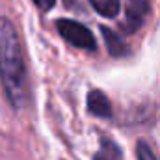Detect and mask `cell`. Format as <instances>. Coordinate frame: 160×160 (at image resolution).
<instances>
[{
	"label": "cell",
	"mask_w": 160,
	"mask_h": 160,
	"mask_svg": "<svg viewBox=\"0 0 160 160\" xmlns=\"http://www.w3.org/2000/svg\"><path fill=\"white\" fill-rule=\"evenodd\" d=\"M88 112L95 118H101V119L112 118V104L101 89H91L88 93Z\"/></svg>",
	"instance_id": "4"
},
{
	"label": "cell",
	"mask_w": 160,
	"mask_h": 160,
	"mask_svg": "<svg viewBox=\"0 0 160 160\" xmlns=\"http://www.w3.org/2000/svg\"><path fill=\"white\" fill-rule=\"evenodd\" d=\"M54 2H56V0H34V4H36L39 9H43V11L50 9V8L54 6Z\"/></svg>",
	"instance_id": "9"
},
{
	"label": "cell",
	"mask_w": 160,
	"mask_h": 160,
	"mask_svg": "<svg viewBox=\"0 0 160 160\" xmlns=\"http://www.w3.org/2000/svg\"><path fill=\"white\" fill-rule=\"evenodd\" d=\"M147 13H149V0H125V24H127V32L134 34L138 28H142Z\"/></svg>",
	"instance_id": "3"
},
{
	"label": "cell",
	"mask_w": 160,
	"mask_h": 160,
	"mask_svg": "<svg viewBox=\"0 0 160 160\" xmlns=\"http://www.w3.org/2000/svg\"><path fill=\"white\" fill-rule=\"evenodd\" d=\"M0 80L13 108L21 110L30 101L26 63L13 22L0 17Z\"/></svg>",
	"instance_id": "1"
},
{
	"label": "cell",
	"mask_w": 160,
	"mask_h": 160,
	"mask_svg": "<svg viewBox=\"0 0 160 160\" xmlns=\"http://www.w3.org/2000/svg\"><path fill=\"white\" fill-rule=\"evenodd\" d=\"M89 4L95 8V11L102 17H116L121 9V0H89Z\"/></svg>",
	"instance_id": "7"
},
{
	"label": "cell",
	"mask_w": 160,
	"mask_h": 160,
	"mask_svg": "<svg viewBox=\"0 0 160 160\" xmlns=\"http://www.w3.org/2000/svg\"><path fill=\"white\" fill-rule=\"evenodd\" d=\"M93 160H123V153L112 138L101 136V149L93 157Z\"/></svg>",
	"instance_id": "5"
},
{
	"label": "cell",
	"mask_w": 160,
	"mask_h": 160,
	"mask_svg": "<svg viewBox=\"0 0 160 160\" xmlns=\"http://www.w3.org/2000/svg\"><path fill=\"white\" fill-rule=\"evenodd\" d=\"M101 32H102V38H104V41H106L108 52H110L112 56L119 58V56H125V54H127V45H125V41L121 39L116 32L108 30L106 26H102V28H101Z\"/></svg>",
	"instance_id": "6"
},
{
	"label": "cell",
	"mask_w": 160,
	"mask_h": 160,
	"mask_svg": "<svg viewBox=\"0 0 160 160\" xmlns=\"http://www.w3.org/2000/svg\"><path fill=\"white\" fill-rule=\"evenodd\" d=\"M136 155H138V160H160L158 155L151 149V145H149L147 142H143V140L138 142V145H136Z\"/></svg>",
	"instance_id": "8"
},
{
	"label": "cell",
	"mask_w": 160,
	"mask_h": 160,
	"mask_svg": "<svg viewBox=\"0 0 160 160\" xmlns=\"http://www.w3.org/2000/svg\"><path fill=\"white\" fill-rule=\"evenodd\" d=\"M56 28L63 39L77 48H82V50H95L97 48L91 30L86 28L84 24L77 22V21H73V19H58Z\"/></svg>",
	"instance_id": "2"
}]
</instances>
